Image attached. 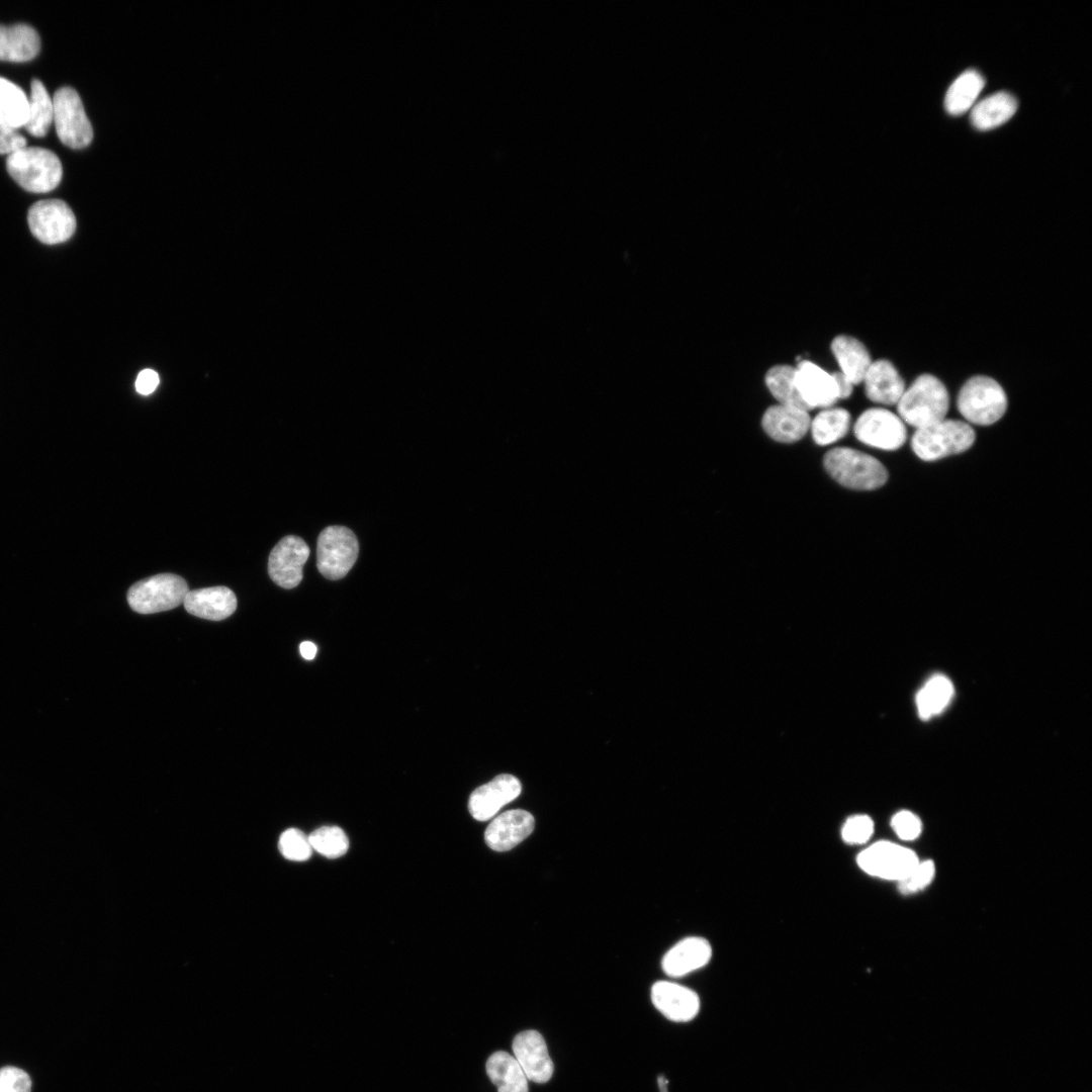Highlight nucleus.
Returning <instances> with one entry per match:
<instances>
[{
    "label": "nucleus",
    "mask_w": 1092,
    "mask_h": 1092,
    "mask_svg": "<svg viewBox=\"0 0 1092 1092\" xmlns=\"http://www.w3.org/2000/svg\"><path fill=\"white\" fill-rule=\"evenodd\" d=\"M949 402L943 382L932 374L923 373L905 388L896 404L897 415L905 425L916 430L945 419Z\"/></svg>",
    "instance_id": "f257e3e1"
},
{
    "label": "nucleus",
    "mask_w": 1092,
    "mask_h": 1092,
    "mask_svg": "<svg viewBox=\"0 0 1092 1092\" xmlns=\"http://www.w3.org/2000/svg\"><path fill=\"white\" fill-rule=\"evenodd\" d=\"M823 465L837 483L853 490H875L888 480V471L883 463L853 448L830 449L824 455Z\"/></svg>",
    "instance_id": "f03ea898"
},
{
    "label": "nucleus",
    "mask_w": 1092,
    "mask_h": 1092,
    "mask_svg": "<svg viewBox=\"0 0 1092 1092\" xmlns=\"http://www.w3.org/2000/svg\"><path fill=\"white\" fill-rule=\"evenodd\" d=\"M976 440L971 425L961 420L943 419L916 429L910 445L923 461H936L969 450Z\"/></svg>",
    "instance_id": "7ed1b4c3"
},
{
    "label": "nucleus",
    "mask_w": 1092,
    "mask_h": 1092,
    "mask_svg": "<svg viewBox=\"0 0 1092 1092\" xmlns=\"http://www.w3.org/2000/svg\"><path fill=\"white\" fill-rule=\"evenodd\" d=\"M957 406L969 425L990 426L1005 415L1008 399L997 380L987 375H975L961 387Z\"/></svg>",
    "instance_id": "20e7f679"
},
{
    "label": "nucleus",
    "mask_w": 1092,
    "mask_h": 1092,
    "mask_svg": "<svg viewBox=\"0 0 1092 1092\" xmlns=\"http://www.w3.org/2000/svg\"><path fill=\"white\" fill-rule=\"evenodd\" d=\"M6 166L10 176L23 189L33 193L55 189L63 174L58 156L39 147H25L10 154Z\"/></svg>",
    "instance_id": "39448f33"
},
{
    "label": "nucleus",
    "mask_w": 1092,
    "mask_h": 1092,
    "mask_svg": "<svg viewBox=\"0 0 1092 1092\" xmlns=\"http://www.w3.org/2000/svg\"><path fill=\"white\" fill-rule=\"evenodd\" d=\"M188 590L181 576L162 573L132 584L127 592V603L136 613L154 614L180 606Z\"/></svg>",
    "instance_id": "423d86ee"
},
{
    "label": "nucleus",
    "mask_w": 1092,
    "mask_h": 1092,
    "mask_svg": "<svg viewBox=\"0 0 1092 1092\" xmlns=\"http://www.w3.org/2000/svg\"><path fill=\"white\" fill-rule=\"evenodd\" d=\"M358 552V540L351 529L345 526H329L317 538V569L328 579H341L355 564Z\"/></svg>",
    "instance_id": "0eeeda50"
},
{
    "label": "nucleus",
    "mask_w": 1092,
    "mask_h": 1092,
    "mask_svg": "<svg viewBox=\"0 0 1092 1092\" xmlns=\"http://www.w3.org/2000/svg\"><path fill=\"white\" fill-rule=\"evenodd\" d=\"M53 105L60 141L72 149L87 147L93 139V128L77 91L71 87L58 89L53 97Z\"/></svg>",
    "instance_id": "6e6552de"
},
{
    "label": "nucleus",
    "mask_w": 1092,
    "mask_h": 1092,
    "mask_svg": "<svg viewBox=\"0 0 1092 1092\" xmlns=\"http://www.w3.org/2000/svg\"><path fill=\"white\" fill-rule=\"evenodd\" d=\"M853 433L864 445L885 451L898 450L907 440L905 423L885 407L862 412L853 425Z\"/></svg>",
    "instance_id": "1a4fd4ad"
},
{
    "label": "nucleus",
    "mask_w": 1092,
    "mask_h": 1092,
    "mask_svg": "<svg viewBox=\"0 0 1092 1092\" xmlns=\"http://www.w3.org/2000/svg\"><path fill=\"white\" fill-rule=\"evenodd\" d=\"M859 868L867 874L885 880L901 881L918 864L914 851L889 841H878L857 855Z\"/></svg>",
    "instance_id": "9d476101"
},
{
    "label": "nucleus",
    "mask_w": 1092,
    "mask_h": 1092,
    "mask_svg": "<svg viewBox=\"0 0 1092 1092\" xmlns=\"http://www.w3.org/2000/svg\"><path fill=\"white\" fill-rule=\"evenodd\" d=\"M27 222L32 235L50 245L66 242L76 230L73 210L60 199L35 202L28 210Z\"/></svg>",
    "instance_id": "9b49d317"
},
{
    "label": "nucleus",
    "mask_w": 1092,
    "mask_h": 1092,
    "mask_svg": "<svg viewBox=\"0 0 1092 1092\" xmlns=\"http://www.w3.org/2000/svg\"><path fill=\"white\" fill-rule=\"evenodd\" d=\"M308 556L309 548L303 539L294 535L283 537L269 555L271 579L283 588H294L302 580V569Z\"/></svg>",
    "instance_id": "f8f14e48"
},
{
    "label": "nucleus",
    "mask_w": 1092,
    "mask_h": 1092,
    "mask_svg": "<svg viewBox=\"0 0 1092 1092\" xmlns=\"http://www.w3.org/2000/svg\"><path fill=\"white\" fill-rule=\"evenodd\" d=\"M795 370L796 387L808 411L837 402L839 394L832 373L809 360L800 361Z\"/></svg>",
    "instance_id": "ddd939ff"
},
{
    "label": "nucleus",
    "mask_w": 1092,
    "mask_h": 1092,
    "mask_svg": "<svg viewBox=\"0 0 1092 1092\" xmlns=\"http://www.w3.org/2000/svg\"><path fill=\"white\" fill-rule=\"evenodd\" d=\"M522 791L520 781L508 774L496 776L490 782L476 788L469 797L468 808L472 817L485 821L516 799Z\"/></svg>",
    "instance_id": "4468645a"
},
{
    "label": "nucleus",
    "mask_w": 1092,
    "mask_h": 1092,
    "mask_svg": "<svg viewBox=\"0 0 1092 1092\" xmlns=\"http://www.w3.org/2000/svg\"><path fill=\"white\" fill-rule=\"evenodd\" d=\"M514 1057L528 1080L542 1084L552 1077L554 1066L543 1036L536 1030H525L513 1040Z\"/></svg>",
    "instance_id": "2eb2a0df"
},
{
    "label": "nucleus",
    "mask_w": 1092,
    "mask_h": 1092,
    "mask_svg": "<svg viewBox=\"0 0 1092 1092\" xmlns=\"http://www.w3.org/2000/svg\"><path fill=\"white\" fill-rule=\"evenodd\" d=\"M535 819L522 809L506 811L495 817L484 832L486 844L495 851H507L527 838L533 831Z\"/></svg>",
    "instance_id": "dca6fc26"
},
{
    "label": "nucleus",
    "mask_w": 1092,
    "mask_h": 1092,
    "mask_svg": "<svg viewBox=\"0 0 1092 1092\" xmlns=\"http://www.w3.org/2000/svg\"><path fill=\"white\" fill-rule=\"evenodd\" d=\"M810 424L808 411L781 403L769 406L761 418L766 435L785 444L801 440L810 430Z\"/></svg>",
    "instance_id": "f3484780"
},
{
    "label": "nucleus",
    "mask_w": 1092,
    "mask_h": 1092,
    "mask_svg": "<svg viewBox=\"0 0 1092 1092\" xmlns=\"http://www.w3.org/2000/svg\"><path fill=\"white\" fill-rule=\"evenodd\" d=\"M653 1005L669 1020L687 1022L700 1010V999L695 991L679 984L658 981L651 988Z\"/></svg>",
    "instance_id": "a211bd4d"
},
{
    "label": "nucleus",
    "mask_w": 1092,
    "mask_h": 1092,
    "mask_svg": "<svg viewBox=\"0 0 1092 1092\" xmlns=\"http://www.w3.org/2000/svg\"><path fill=\"white\" fill-rule=\"evenodd\" d=\"M861 383L867 397L882 405L897 404L906 388L897 368L886 359L873 361Z\"/></svg>",
    "instance_id": "6ab92c4d"
},
{
    "label": "nucleus",
    "mask_w": 1092,
    "mask_h": 1092,
    "mask_svg": "<svg viewBox=\"0 0 1092 1092\" xmlns=\"http://www.w3.org/2000/svg\"><path fill=\"white\" fill-rule=\"evenodd\" d=\"M712 957V947L703 937H686L675 943L662 959V970L672 978L686 976L706 966Z\"/></svg>",
    "instance_id": "aec40b11"
},
{
    "label": "nucleus",
    "mask_w": 1092,
    "mask_h": 1092,
    "mask_svg": "<svg viewBox=\"0 0 1092 1092\" xmlns=\"http://www.w3.org/2000/svg\"><path fill=\"white\" fill-rule=\"evenodd\" d=\"M183 604L193 616L221 621L236 611L237 598L226 586H212L188 590Z\"/></svg>",
    "instance_id": "412c9836"
},
{
    "label": "nucleus",
    "mask_w": 1092,
    "mask_h": 1092,
    "mask_svg": "<svg viewBox=\"0 0 1092 1092\" xmlns=\"http://www.w3.org/2000/svg\"><path fill=\"white\" fill-rule=\"evenodd\" d=\"M831 351L839 371L854 385L861 383L873 362L866 346L854 337L838 335L831 342Z\"/></svg>",
    "instance_id": "4be33fe9"
},
{
    "label": "nucleus",
    "mask_w": 1092,
    "mask_h": 1092,
    "mask_svg": "<svg viewBox=\"0 0 1092 1092\" xmlns=\"http://www.w3.org/2000/svg\"><path fill=\"white\" fill-rule=\"evenodd\" d=\"M40 38L28 24L4 26L0 24V61L25 62L39 52Z\"/></svg>",
    "instance_id": "5701e85b"
},
{
    "label": "nucleus",
    "mask_w": 1092,
    "mask_h": 1092,
    "mask_svg": "<svg viewBox=\"0 0 1092 1092\" xmlns=\"http://www.w3.org/2000/svg\"><path fill=\"white\" fill-rule=\"evenodd\" d=\"M1016 109L1017 101L1014 96L1007 92H997L975 105L970 118L976 128L987 130L1006 122Z\"/></svg>",
    "instance_id": "b1692460"
},
{
    "label": "nucleus",
    "mask_w": 1092,
    "mask_h": 1092,
    "mask_svg": "<svg viewBox=\"0 0 1092 1092\" xmlns=\"http://www.w3.org/2000/svg\"><path fill=\"white\" fill-rule=\"evenodd\" d=\"M486 1073L498 1092H528V1079L514 1056L493 1053L486 1062Z\"/></svg>",
    "instance_id": "393cba45"
},
{
    "label": "nucleus",
    "mask_w": 1092,
    "mask_h": 1092,
    "mask_svg": "<svg viewBox=\"0 0 1092 1092\" xmlns=\"http://www.w3.org/2000/svg\"><path fill=\"white\" fill-rule=\"evenodd\" d=\"M850 414L841 407H826L811 420L810 431L814 442L827 446L842 439L850 428Z\"/></svg>",
    "instance_id": "a878e982"
},
{
    "label": "nucleus",
    "mask_w": 1092,
    "mask_h": 1092,
    "mask_svg": "<svg viewBox=\"0 0 1092 1092\" xmlns=\"http://www.w3.org/2000/svg\"><path fill=\"white\" fill-rule=\"evenodd\" d=\"M984 85L983 76L975 70H968L961 74L946 92L944 105L947 112L952 115H960L968 111L973 106Z\"/></svg>",
    "instance_id": "bb28decb"
},
{
    "label": "nucleus",
    "mask_w": 1092,
    "mask_h": 1092,
    "mask_svg": "<svg viewBox=\"0 0 1092 1092\" xmlns=\"http://www.w3.org/2000/svg\"><path fill=\"white\" fill-rule=\"evenodd\" d=\"M952 696L953 686L945 675L931 676L916 695V706L920 718L925 720L941 713Z\"/></svg>",
    "instance_id": "cd10ccee"
},
{
    "label": "nucleus",
    "mask_w": 1092,
    "mask_h": 1092,
    "mask_svg": "<svg viewBox=\"0 0 1092 1092\" xmlns=\"http://www.w3.org/2000/svg\"><path fill=\"white\" fill-rule=\"evenodd\" d=\"M29 114V100L23 90L0 77V122L17 129L24 126Z\"/></svg>",
    "instance_id": "c85d7f7f"
},
{
    "label": "nucleus",
    "mask_w": 1092,
    "mask_h": 1092,
    "mask_svg": "<svg viewBox=\"0 0 1092 1092\" xmlns=\"http://www.w3.org/2000/svg\"><path fill=\"white\" fill-rule=\"evenodd\" d=\"M28 100L29 114L24 127L33 136H44L54 120V105L46 87L37 79L31 81Z\"/></svg>",
    "instance_id": "c756f323"
},
{
    "label": "nucleus",
    "mask_w": 1092,
    "mask_h": 1092,
    "mask_svg": "<svg viewBox=\"0 0 1092 1092\" xmlns=\"http://www.w3.org/2000/svg\"><path fill=\"white\" fill-rule=\"evenodd\" d=\"M795 367L780 364L770 367L765 373L764 382L778 403L806 410L795 382ZM809 412V411H808Z\"/></svg>",
    "instance_id": "7c9ffc66"
},
{
    "label": "nucleus",
    "mask_w": 1092,
    "mask_h": 1092,
    "mask_svg": "<svg viewBox=\"0 0 1092 1092\" xmlns=\"http://www.w3.org/2000/svg\"><path fill=\"white\" fill-rule=\"evenodd\" d=\"M308 841L312 849L329 858L344 855L349 847L347 835L338 826H323L314 830L308 836Z\"/></svg>",
    "instance_id": "2f4dec72"
},
{
    "label": "nucleus",
    "mask_w": 1092,
    "mask_h": 1092,
    "mask_svg": "<svg viewBox=\"0 0 1092 1092\" xmlns=\"http://www.w3.org/2000/svg\"><path fill=\"white\" fill-rule=\"evenodd\" d=\"M278 847L285 858L294 861L308 859L312 850L308 837L296 828H289L282 832Z\"/></svg>",
    "instance_id": "473e14b6"
},
{
    "label": "nucleus",
    "mask_w": 1092,
    "mask_h": 1092,
    "mask_svg": "<svg viewBox=\"0 0 1092 1092\" xmlns=\"http://www.w3.org/2000/svg\"><path fill=\"white\" fill-rule=\"evenodd\" d=\"M874 822L868 815L850 816L841 829L842 839L849 844L866 843L873 835Z\"/></svg>",
    "instance_id": "72a5a7b5"
},
{
    "label": "nucleus",
    "mask_w": 1092,
    "mask_h": 1092,
    "mask_svg": "<svg viewBox=\"0 0 1092 1092\" xmlns=\"http://www.w3.org/2000/svg\"><path fill=\"white\" fill-rule=\"evenodd\" d=\"M934 874L935 867L932 860L919 861L905 879L898 882L899 891L904 895L916 893L931 883Z\"/></svg>",
    "instance_id": "f704fd0d"
},
{
    "label": "nucleus",
    "mask_w": 1092,
    "mask_h": 1092,
    "mask_svg": "<svg viewBox=\"0 0 1092 1092\" xmlns=\"http://www.w3.org/2000/svg\"><path fill=\"white\" fill-rule=\"evenodd\" d=\"M891 826L902 840L916 839L922 829L921 820L914 813L907 810L896 813L891 820Z\"/></svg>",
    "instance_id": "c9c22d12"
},
{
    "label": "nucleus",
    "mask_w": 1092,
    "mask_h": 1092,
    "mask_svg": "<svg viewBox=\"0 0 1092 1092\" xmlns=\"http://www.w3.org/2000/svg\"><path fill=\"white\" fill-rule=\"evenodd\" d=\"M31 1080L28 1074L16 1067L0 1069V1092H30Z\"/></svg>",
    "instance_id": "e433bc0d"
},
{
    "label": "nucleus",
    "mask_w": 1092,
    "mask_h": 1092,
    "mask_svg": "<svg viewBox=\"0 0 1092 1092\" xmlns=\"http://www.w3.org/2000/svg\"><path fill=\"white\" fill-rule=\"evenodd\" d=\"M26 140L16 129L0 122V154H12L25 148Z\"/></svg>",
    "instance_id": "4c0bfd02"
},
{
    "label": "nucleus",
    "mask_w": 1092,
    "mask_h": 1092,
    "mask_svg": "<svg viewBox=\"0 0 1092 1092\" xmlns=\"http://www.w3.org/2000/svg\"><path fill=\"white\" fill-rule=\"evenodd\" d=\"M159 375L152 369L141 371L135 380V389L140 394L149 395L159 384Z\"/></svg>",
    "instance_id": "58836bf2"
},
{
    "label": "nucleus",
    "mask_w": 1092,
    "mask_h": 1092,
    "mask_svg": "<svg viewBox=\"0 0 1092 1092\" xmlns=\"http://www.w3.org/2000/svg\"><path fill=\"white\" fill-rule=\"evenodd\" d=\"M832 374L837 385L839 399L848 398L852 393L854 384L840 371Z\"/></svg>",
    "instance_id": "ea45409f"
},
{
    "label": "nucleus",
    "mask_w": 1092,
    "mask_h": 1092,
    "mask_svg": "<svg viewBox=\"0 0 1092 1092\" xmlns=\"http://www.w3.org/2000/svg\"><path fill=\"white\" fill-rule=\"evenodd\" d=\"M316 650L317 649H316L315 644L310 642V641H303L299 645V651H300L301 656L303 658L307 659V660H311V659L314 658V656L316 654Z\"/></svg>",
    "instance_id": "a19ab883"
},
{
    "label": "nucleus",
    "mask_w": 1092,
    "mask_h": 1092,
    "mask_svg": "<svg viewBox=\"0 0 1092 1092\" xmlns=\"http://www.w3.org/2000/svg\"><path fill=\"white\" fill-rule=\"evenodd\" d=\"M657 1082H658V1087H659L660 1092H667V1083H668V1081L665 1079V1077L664 1076H659Z\"/></svg>",
    "instance_id": "79ce46f5"
}]
</instances>
